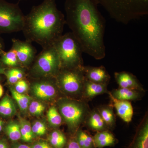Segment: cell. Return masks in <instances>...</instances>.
Masks as SVG:
<instances>
[{
  "instance_id": "cell-2",
  "label": "cell",
  "mask_w": 148,
  "mask_h": 148,
  "mask_svg": "<svg viewBox=\"0 0 148 148\" xmlns=\"http://www.w3.org/2000/svg\"><path fill=\"white\" fill-rule=\"evenodd\" d=\"M65 16L57 7L56 0H44L25 15L22 32L26 40L43 48L53 45L63 35Z\"/></svg>"
},
{
  "instance_id": "cell-17",
  "label": "cell",
  "mask_w": 148,
  "mask_h": 148,
  "mask_svg": "<svg viewBox=\"0 0 148 148\" xmlns=\"http://www.w3.org/2000/svg\"><path fill=\"white\" fill-rule=\"evenodd\" d=\"M93 139L95 148L113 147L118 143V140L110 130L96 132L93 136Z\"/></svg>"
},
{
  "instance_id": "cell-20",
  "label": "cell",
  "mask_w": 148,
  "mask_h": 148,
  "mask_svg": "<svg viewBox=\"0 0 148 148\" xmlns=\"http://www.w3.org/2000/svg\"><path fill=\"white\" fill-rule=\"evenodd\" d=\"M16 106L12 99L6 95L0 101V115L6 117H11L16 114Z\"/></svg>"
},
{
  "instance_id": "cell-10",
  "label": "cell",
  "mask_w": 148,
  "mask_h": 148,
  "mask_svg": "<svg viewBox=\"0 0 148 148\" xmlns=\"http://www.w3.org/2000/svg\"><path fill=\"white\" fill-rule=\"evenodd\" d=\"M12 47L15 49L18 63L21 68L29 69L36 56V50L32 43L15 38L12 39Z\"/></svg>"
},
{
  "instance_id": "cell-28",
  "label": "cell",
  "mask_w": 148,
  "mask_h": 148,
  "mask_svg": "<svg viewBox=\"0 0 148 148\" xmlns=\"http://www.w3.org/2000/svg\"><path fill=\"white\" fill-rule=\"evenodd\" d=\"M19 120L21 140L25 142H31L35 137V135L32 132V125L29 121L20 117Z\"/></svg>"
},
{
  "instance_id": "cell-11",
  "label": "cell",
  "mask_w": 148,
  "mask_h": 148,
  "mask_svg": "<svg viewBox=\"0 0 148 148\" xmlns=\"http://www.w3.org/2000/svg\"><path fill=\"white\" fill-rule=\"evenodd\" d=\"M126 148H148L147 112L140 122L132 141Z\"/></svg>"
},
{
  "instance_id": "cell-13",
  "label": "cell",
  "mask_w": 148,
  "mask_h": 148,
  "mask_svg": "<svg viewBox=\"0 0 148 148\" xmlns=\"http://www.w3.org/2000/svg\"><path fill=\"white\" fill-rule=\"evenodd\" d=\"M114 77L120 88H128L145 92L143 85L135 75L129 72H116Z\"/></svg>"
},
{
  "instance_id": "cell-34",
  "label": "cell",
  "mask_w": 148,
  "mask_h": 148,
  "mask_svg": "<svg viewBox=\"0 0 148 148\" xmlns=\"http://www.w3.org/2000/svg\"><path fill=\"white\" fill-rule=\"evenodd\" d=\"M12 148H32L27 145L20 143L14 144Z\"/></svg>"
},
{
  "instance_id": "cell-23",
  "label": "cell",
  "mask_w": 148,
  "mask_h": 148,
  "mask_svg": "<svg viewBox=\"0 0 148 148\" xmlns=\"http://www.w3.org/2000/svg\"><path fill=\"white\" fill-rule=\"evenodd\" d=\"M48 140L49 144L53 148H64L68 140L64 132L57 129L51 132Z\"/></svg>"
},
{
  "instance_id": "cell-8",
  "label": "cell",
  "mask_w": 148,
  "mask_h": 148,
  "mask_svg": "<svg viewBox=\"0 0 148 148\" xmlns=\"http://www.w3.org/2000/svg\"><path fill=\"white\" fill-rule=\"evenodd\" d=\"M25 18L18 3L0 0V34L22 31Z\"/></svg>"
},
{
  "instance_id": "cell-39",
  "label": "cell",
  "mask_w": 148,
  "mask_h": 148,
  "mask_svg": "<svg viewBox=\"0 0 148 148\" xmlns=\"http://www.w3.org/2000/svg\"><path fill=\"white\" fill-rule=\"evenodd\" d=\"M3 93V89L1 85L0 84V98L2 97Z\"/></svg>"
},
{
  "instance_id": "cell-12",
  "label": "cell",
  "mask_w": 148,
  "mask_h": 148,
  "mask_svg": "<svg viewBox=\"0 0 148 148\" xmlns=\"http://www.w3.org/2000/svg\"><path fill=\"white\" fill-rule=\"evenodd\" d=\"M83 71L86 79L96 83L108 84L110 76L103 66H84Z\"/></svg>"
},
{
  "instance_id": "cell-27",
  "label": "cell",
  "mask_w": 148,
  "mask_h": 148,
  "mask_svg": "<svg viewBox=\"0 0 148 148\" xmlns=\"http://www.w3.org/2000/svg\"><path fill=\"white\" fill-rule=\"evenodd\" d=\"M48 121L51 126L57 128L60 127L63 122V119L56 106L51 107L47 113Z\"/></svg>"
},
{
  "instance_id": "cell-16",
  "label": "cell",
  "mask_w": 148,
  "mask_h": 148,
  "mask_svg": "<svg viewBox=\"0 0 148 148\" xmlns=\"http://www.w3.org/2000/svg\"><path fill=\"white\" fill-rule=\"evenodd\" d=\"M84 126L89 130L96 132L110 130L97 108L90 110L86 116Z\"/></svg>"
},
{
  "instance_id": "cell-36",
  "label": "cell",
  "mask_w": 148,
  "mask_h": 148,
  "mask_svg": "<svg viewBox=\"0 0 148 148\" xmlns=\"http://www.w3.org/2000/svg\"><path fill=\"white\" fill-rule=\"evenodd\" d=\"M7 68L3 66L0 62V75H5L6 70Z\"/></svg>"
},
{
  "instance_id": "cell-15",
  "label": "cell",
  "mask_w": 148,
  "mask_h": 148,
  "mask_svg": "<svg viewBox=\"0 0 148 148\" xmlns=\"http://www.w3.org/2000/svg\"><path fill=\"white\" fill-rule=\"evenodd\" d=\"M110 98L112 105L116 110L118 116L127 123L131 122L133 115V108L130 101H121L113 98L109 91Z\"/></svg>"
},
{
  "instance_id": "cell-19",
  "label": "cell",
  "mask_w": 148,
  "mask_h": 148,
  "mask_svg": "<svg viewBox=\"0 0 148 148\" xmlns=\"http://www.w3.org/2000/svg\"><path fill=\"white\" fill-rule=\"evenodd\" d=\"M112 104L104 105L97 108L102 118L110 130H112L116 126V117Z\"/></svg>"
},
{
  "instance_id": "cell-40",
  "label": "cell",
  "mask_w": 148,
  "mask_h": 148,
  "mask_svg": "<svg viewBox=\"0 0 148 148\" xmlns=\"http://www.w3.org/2000/svg\"><path fill=\"white\" fill-rule=\"evenodd\" d=\"M1 76V75H0ZM1 77H0V81H1Z\"/></svg>"
},
{
  "instance_id": "cell-18",
  "label": "cell",
  "mask_w": 148,
  "mask_h": 148,
  "mask_svg": "<svg viewBox=\"0 0 148 148\" xmlns=\"http://www.w3.org/2000/svg\"><path fill=\"white\" fill-rule=\"evenodd\" d=\"M144 92L139 90L119 87L117 89H113L110 93L113 98L118 100L130 101L140 100Z\"/></svg>"
},
{
  "instance_id": "cell-30",
  "label": "cell",
  "mask_w": 148,
  "mask_h": 148,
  "mask_svg": "<svg viewBox=\"0 0 148 148\" xmlns=\"http://www.w3.org/2000/svg\"><path fill=\"white\" fill-rule=\"evenodd\" d=\"M32 132L34 135L41 136L45 134L47 127L44 123L40 121H35L32 126Z\"/></svg>"
},
{
  "instance_id": "cell-6",
  "label": "cell",
  "mask_w": 148,
  "mask_h": 148,
  "mask_svg": "<svg viewBox=\"0 0 148 148\" xmlns=\"http://www.w3.org/2000/svg\"><path fill=\"white\" fill-rule=\"evenodd\" d=\"M61 69L58 53L53 45L42 48L29 69L31 78L55 77Z\"/></svg>"
},
{
  "instance_id": "cell-33",
  "label": "cell",
  "mask_w": 148,
  "mask_h": 148,
  "mask_svg": "<svg viewBox=\"0 0 148 148\" xmlns=\"http://www.w3.org/2000/svg\"><path fill=\"white\" fill-rule=\"evenodd\" d=\"M32 148H53L49 143L45 141H39L35 143Z\"/></svg>"
},
{
  "instance_id": "cell-9",
  "label": "cell",
  "mask_w": 148,
  "mask_h": 148,
  "mask_svg": "<svg viewBox=\"0 0 148 148\" xmlns=\"http://www.w3.org/2000/svg\"><path fill=\"white\" fill-rule=\"evenodd\" d=\"M29 89L32 95L38 101H57L61 97V93L56 84L55 77L33 78Z\"/></svg>"
},
{
  "instance_id": "cell-35",
  "label": "cell",
  "mask_w": 148,
  "mask_h": 148,
  "mask_svg": "<svg viewBox=\"0 0 148 148\" xmlns=\"http://www.w3.org/2000/svg\"><path fill=\"white\" fill-rule=\"evenodd\" d=\"M5 45L3 39L0 37V56L3 54L4 51Z\"/></svg>"
},
{
  "instance_id": "cell-32",
  "label": "cell",
  "mask_w": 148,
  "mask_h": 148,
  "mask_svg": "<svg viewBox=\"0 0 148 148\" xmlns=\"http://www.w3.org/2000/svg\"><path fill=\"white\" fill-rule=\"evenodd\" d=\"M64 148H81L77 142L75 135L71 136Z\"/></svg>"
},
{
  "instance_id": "cell-29",
  "label": "cell",
  "mask_w": 148,
  "mask_h": 148,
  "mask_svg": "<svg viewBox=\"0 0 148 148\" xmlns=\"http://www.w3.org/2000/svg\"><path fill=\"white\" fill-rule=\"evenodd\" d=\"M45 110L44 104L39 101H31L29 104L28 110L33 116H40Z\"/></svg>"
},
{
  "instance_id": "cell-25",
  "label": "cell",
  "mask_w": 148,
  "mask_h": 148,
  "mask_svg": "<svg viewBox=\"0 0 148 148\" xmlns=\"http://www.w3.org/2000/svg\"><path fill=\"white\" fill-rule=\"evenodd\" d=\"M10 90L13 99L18 104L21 111L23 112H26L28 110L29 104L32 101V98L25 94H21L16 92L12 86L10 87Z\"/></svg>"
},
{
  "instance_id": "cell-4",
  "label": "cell",
  "mask_w": 148,
  "mask_h": 148,
  "mask_svg": "<svg viewBox=\"0 0 148 148\" xmlns=\"http://www.w3.org/2000/svg\"><path fill=\"white\" fill-rule=\"evenodd\" d=\"M57 107L71 136L75 135L79 129L84 126L86 116L90 111L87 102L62 97L56 101Z\"/></svg>"
},
{
  "instance_id": "cell-1",
  "label": "cell",
  "mask_w": 148,
  "mask_h": 148,
  "mask_svg": "<svg viewBox=\"0 0 148 148\" xmlns=\"http://www.w3.org/2000/svg\"><path fill=\"white\" fill-rule=\"evenodd\" d=\"M98 0H66V24L83 52L96 60L106 56V21L98 9Z\"/></svg>"
},
{
  "instance_id": "cell-5",
  "label": "cell",
  "mask_w": 148,
  "mask_h": 148,
  "mask_svg": "<svg viewBox=\"0 0 148 148\" xmlns=\"http://www.w3.org/2000/svg\"><path fill=\"white\" fill-rule=\"evenodd\" d=\"M58 53L61 69H82L83 51L71 32L62 35L53 44Z\"/></svg>"
},
{
  "instance_id": "cell-38",
  "label": "cell",
  "mask_w": 148,
  "mask_h": 148,
  "mask_svg": "<svg viewBox=\"0 0 148 148\" xmlns=\"http://www.w3.org/2000/svg\"><path fill=\"white\" fill-rule=\"evenodd\" d=\"M3 124V122L0 119V132H1L2 130Z\"/></svg>"
},
{
  "instance_id": "cell-21",
  "label": "cell",
  "mask_w": 148,
  "mask_h": 148,
  "mask_svg": "<svg viewBox=\"0 0 148 148\" xmlns=\"http://www.w3.org/2000/svg\"><path fill=\"white\" fill-rule=\"evenodd\" d=\"M25 70L21 67L7 69L4 75L6 77L8 83L14 85L18 81L24 79L26 77Z\"/></svg>"
},
{
  "instance_id": "cell-41",
  "label": "cell",
  "mask_w": 148,
  "mask_h": 148,
  "mask_svg": "<svg viewBox=\"0 0 148 148\" xmlns=\"http://www.w3.org/2000/svg\"><path fill=\"white\" fill-rule=\"evenodd\" d=\"M19 1H24V0H19Z\"/></svg>"
},
{
  "instance_id": "cell-31",
  "label": "cell",
  "mask_w": 148,
  "mask_h": 148,
  "mask_svg": "<svg viewBox=\"0 0 148 148\" xmlns=\"http://www.w3.org/2000/svg\"><path fill=\"white\" fill-rule=\"evenodd\" d=\"M14 85V86L13 88L16 92L21 94H24L29 89L30 84L28 81L23 79L18 81Z\"/></svg>"
},
{
  "instance_id": "cell-22",
  "label": "cell",
  "mask_w": 148,
  "mask_h": 148,
  "mask_svg": "<svg viewBox=\"0 0 148 148\" xmlns=\"http://www.w3.org/2000/svg\"><path fill=\"white\" fill-rule=\"evenodd\" d=\"M75 136L81 148H95L93 136L87 130H83L81 127L77 131Z\"/></svg>"
},
{
  "instance_id": "cell-26",
  "label": "cell",
  "mask_w": 148,
  "mask_h": 148,
  "mask_svg": "<svg viewBox=\"0 0 148 148\" xmlns=\"http://www.w3.org/2000/svg\"><path fill=\"white\" fill-rule=\"evenodd\" d=\"M5 131L12 141H17L21 139L20 125L18 122L15 121L10 122L5 127Z\"/></svg>"
},
{
  "instance_id": "cell-14",
  "label": "cell",
  "mask_w": 148,
  "mask_h": 148,
  "mask_svg": "<svg viewBox=\"0 0 148 148\" xmlns=\"http://www.w3.org/2000/svg\"><path fill=\"white\" fill-rule=\"evenodd\" d=\"M107 84L91 82L85 79L82 100L87 102L98 95L108 93Z\"/></svg>"
},
{
  "instance_id": "cell-7",
  "label": "cell",
  "mask_w": 148,
  "mask_h": 148,
  "mask_svg": "<svg viewBox=\"0 0 148 148\" xmlns=\"http://www.w3.org/2000/svg\"><path fill=\"white\" fill-rule=\"evenodd\" d=\"M56 84L64 97L82 100L85 78L82 69H61L55 77Z\"/></svg>"
},
{
  "instance_id": "cell-37",
  "label": "cell",
  "mask_w": 148,
  "mask_h": 148,
  "mask_svg": "<svg viewBox=\"0 0 148 148\" xmlns=\"http://www.w3.org/2000/svg\"><path fill=\"white\" fill-rule=\"evenodd\" d=\"M0 148H9L7 144L3 141L0 140Z\"/></svg>"
},
{
  "instance_id": "cell-24",
  "label": "cell",
  "mask_w": 148,
  "mask_h": 148,
  "mask_svg": "<svg viewBox=\"0 0 148 148\" xmlns=\"http://www.w3.org/2000/svg\"><path fill=\"white\" fill-rule=\"evenodd\" d=\"M0 62L7 69L21 67L16 56V51L12 47L8 51L4 52L0 56Z\"/></svg>"
},
{
  "instance_id": "cell-3",
  "label": "cell",
  "mask_w": 148,
  "mask_h": 148,
  "mask_svg": "<svg viewBox=\"0 0 148 148\" xmlns=\"http://www.w3.org/2000/svg\"><path fill=\"white\" fill-rule=\"evenodd\" d=\"M112 18L127 24L148 14V0H98Z\"/></svg>"
}]
</instances>
